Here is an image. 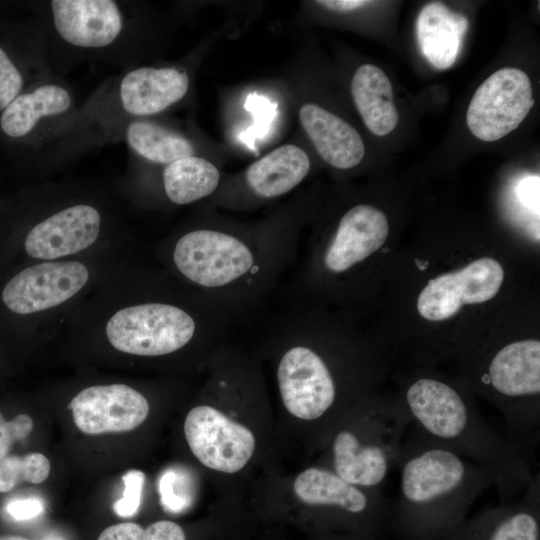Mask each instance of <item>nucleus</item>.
I'll return each mask as SVG.
<instances>
[{
	"instance_id": "7",
	"label": "nucleus",
	"mask_w": 540,
	"mask_h": 540,
	"mask_svg": "<svg viewBox=\"0 0 540 540\" xmlns=\"http://www.w3.org/2000/svg\"><path fill=\"white\" fill-rule=\"evenodd\" d=\"M293 491L317 535L343 532L377 540L390 529L393 503L379 489L353 485L329 468L304 469Z\"/></svg>"
},
{
	"instance_id": "33",
	"label": "nucleus",
	"mask_w": 540,
	"mask_h": 540,
	"mask_svg": "<svg viewBox=\"0 0 540 540\" xmlns=\"http://www.w3.org/2000/svg\"><path fill=\"white\" fill-rule=\"evenodd\" d=\"M0 540H29V539L20 537V536H14V535H3V536H0Z\"/></svg>"
},
{
	"instance_id": "8",
	"label": "nucleus",
	"mask_w": 540,
	"mask_h": 540,
	"mask_svg": "<svg viewBox=\"0 0 540 540\" xmlns=\"http://www.w3.org/2000/svg\"><path fill=\"white\" fill-rule=\"evenodd\" d=\"M76 108L74 92L63 77L41 79L0 113V145L18 161H41Z\"/></svg>"
},
{
	"instance_id": "4",
	"label": "nucleus",
	"mask_w": 540,
	"mask_h": 540,
	"mask_svg": "<svg viewBox=\"0 0 540 540\" xmlns=\"http://www.w3.org/2000/svg\"><path fill=\"white\" fill-rule=\"evenodd\" d=\"M400 399L411 426L489 472L500 504L525 491L535 474L531 455L492 429L465 390L438 377L419 376L408 382Z\"/></svg>"
},
{
	"instance_id": "11",
	"label": "nucleus",
	"mask_w": 540,
	"mask_h": 540,
	"mask_svg": "<svg viewBox=\"0 0 540 540\" xmlns=\"http://www.w3.org/2000/svg\"><path fill=\"white\" fill-rule=\"evenodd\" d=\"M183 429L192 454L213 471L237 473L255 452L253 432L210 404L193 407L186 415Z\"/></svg>"
},
{
	"instance_id": "24",
	"label": "nucleus",
	"mask_w": 540,
	"mask_h": 540,
	"mask_svg": "<svg viewBox=\"0 0 540 540\" xmlns=\"http://www.w3.org/2000/svg\"><path fill=\"white\" fill-rule=\"evenodd\" d=\"M48 458L37 452L0 459V493L12 490L20 482L39 484L50 474Z\"/></svg>"
},
{
	"instance_id": "32",
	"label": "nucleus",
	"mask_w": 540,
	"mask_h": 540,
	"mask_svg": "<svg viewBox=\"0 0 540 540\" xmlns=\"http://www.w3.org/2000/svg\"><path fill=\"white\" fill-rule=\"evenodd\" d=\"M14 4L13 3H8V2H2L0 1V17H4V16H7L9 15V10L11 9V7H13Z\"/></svg>"
},
{
	"instance_id": "13",
	"label": "nucleus",
	"mask_w": 540,
	"mask_h": 540,
	"mask_svg": "<svg viewBox=\"0 0 540 540\" xmlns=\"http://www.w3.org/2000/svg\"><path fill=\"white\" fill-rule=\"evenodd\" d=\"M503 280L504 269L496 259H476L460 270L429 280L417 298V311L428 321L447 320L463 305L480 304L495 297Z\"/></svg>"
},
{
	"instance_id": "31",
	"label": "nucleus",
	"mask_w": 540,
	"mask_h": 540,
	"mask_svg": "<svg viewBox=\"0 0 540 540\" xmlns=\"http://www.w3.org/2000/svg\"><path fill=\"white\" fill-rule=\"evenodd\" d=\"M315 540H376L353 534H325L317 535Z\"/></svg>"
},
{
	"instance_id": "10",
	"label": "nucleus",
	"mask_w": 540,
	"mask_h": 540,
	"mask_svg": "<svg viewBox=\"0 0 540 540\" xmlns=\"http://www.w3.org/2000/svg\"><path fill=\"white\" fill-rule=\"evenodd\" d=\"M528 75L505 67L490 75L475 91L466 113L471 133L486 142L514 131L534 105Z\"/></svg>"
},
{
	"instance_id": "23",
	"label": "nucleus",
	"mask_w": 540,
	"mask_h": 540,
	"mask_svg": "<svg viewBox=\"0 0 540 540\" xmlns=\"http://www.w3.org/2000/svg\"><path fill=\"white\" fill-rule=\"evenodd\" d=\"M161 182L169 202L187 205L215 193L220 183V172L207 159L193 155L164 166Z\"/></svg>"
},
{
	"instance_id": "20",
	"label": "nucleus",
	"mask_w": 540,
	"mask_h": 540,
	"mask_svg": "<svg viewBox=\"0 0 540 540\" xmlns=\"http://www.w3.org/2000/svg\"><path fill=\"white\" fill-rule=\"evenodd\" d=\"M135 100L138 118L157 115L182 100L190 86L180 66H139L121 71Z\"/></svg>"
},
{
	"instance_id": "18",
	"label": "nucleus",
	"mask_w": 540,
	"mask_h": 540,
	"mask_svg": "<svg viewBox=\"0 0 540 540\" xmlns=\"http://www.w3.org/2000/svg\"><path fill=\"white\" fill-rule=\"evenodd\" d=\"M310 170V159L300 147L282 145L246 170L243 184L256 199L269 200L287 194L296 188Z\"/></svg>"
},
{
	"instance_id": "6",
	"label": "nucleus",
	"mask_w": 540,
	"mask_h": 540,
	"mask_svg": "<svg viewBox=\"0 0 540 540\" xmlns=\"http://www.w3.org/2000/svg\"><path fill=\"white\" fill-rule=\"evenodd\" d=\"M410 425L400 398L364 396L328 433L329 469L353 485L380 490L398 466Z\"/></svg>"
},
{
	"instance_id": "21",
	"label": "nucleus",
	"mask_w": 540,
	"mask_h": 540,
	"mask_svg": "<svg viewBox=\"0 0 540 540\" xmlns=\"http://www.w3.org/2000/svg\"><path fill=\"white\" fill-rule=\"evenodd\" d=\"M351 92L366 127L377 136L392 132L398 123L392 84L377 66L365 64L354 73Z\"/></svg>"
},
{
	"instance_id": "15",
	"label": "nucleus",
	"mask_w": 540,
	"mask_h": 540,
	"mask_svg": "<svg viewBox=\"0 0 540 540\" xmlns=\"http://www.w3.org/2000/svg\"><path fill=\"white\" fill-rule=\"evenodd\" d=\"M68 408L74 424L86 435L134 430L150 411L149 402L141 392L120 383L87 387L73 397Z\"/></svg>"
},
{
	"instance_id": "25",
	"label": "nucleus",
	"mask_w": 540,
	"mask_h": 540,
	"mask_svg": "<svg viewBox=\"0 0 540 540\" xmlns=\"http://www.w3.org/2000/svg\"><path fill=\"white\" fill-rule=\"evenodd\" d=\"M97 540H188L184 528L171 520H158L146 527L123 522L105 528Z\"/></svg>"
},
{
	"instance_id": "19",
	"label": "nucleus",
	"mask_w": 540,
	"mask_h": 540,
	"mask_svg": "<svg viewBox=\"0 0 540 540\" xmlns=\"http://www.w3.org/2000/svg\"><path fill=\"white\" fill-rule=\"evenodd\" d=\"M468 28L467 18L438 2L425 5L416 20V35L426 60L437 69L451 67Z\"/></svg>"
},
{
	"instance_id": "3",
	"label": "nucleus",
	"mask_w": 540,
	"mask_h": 540,
	"mask_svg": "<svg viewBox=\"0 0 540 540\" xmlns=\"http://www.w3.org/2000/svg\"><path fill=\"white\" fill-rule=\"evenodd\" d=\"M267 336L275 364L280 400L296 419L329 433L336 421L363 395L348 355L333 352L321 324L293 307L278 318Z\"/></svg>"
},
{
	"instance_id": "2",
	"label": "nucleus",
	"mask_w": 540,
	"mask_h": 540,
	"mask_svg": "<svg viewBox=\"0 0 540 540\" xmlns=\"http://www.w3.org/2000/svg\"><path fill=\"white\" fill-rule=\"evenodd\" d=\"M397 468L399 496L390 530L401 540L442 539L493 485L485 468L413 426L404 437Z\"/></svg>"
},
{
	"instance_id": "9",
	"label": "nucleus",
	"mask_w": 540,
	"mask_h": 540,
	"mask_svg": "<svg viewBox=\"0 0 540 540\" xmlns=\"http://www.w3.org/2000/svg\"><path fill=\"white\" fill-rule=\"evenodd\" d=\"M89 276L88 268L78 261L26 266L1 283V310L20 318L54 308L82 290Z\"/></svg>"
},
{
	"instance_id": "16",
	"label": "nucleus",
	"mask_w": 540,
	"mask_h": 540,
	"mask_svg": "<svg viewBox=\"0 0 540 540\" xmlns=\"http://www.w3.org/2000/svg\"><path fill=\"white\" fill-rule=\"evenodd\" d=\"M440 540H540V478L514 500L466 518Z\"/></svg>"
},
{
	"instance_id": "14",
	"label": "nucleus",
	"mask_w": 540,
	"mask_h": 540,
	"mask_svg": "<svg viewBox=\"0 0 540 540\" xmlns=\"http://www.w3.org/2000/svg\"><path fill=\"white\" fill-rule=\"evenodd\" d=\"M102 224V211L95 204H67L27 227L20 238L21 246L32 259L56 260L92 246Z\"/></svg>"
},
{
	"instance_id": "27",
	"label": "nucleus",
	"mask_w": 540,
	"mask_h": 540,
	"mask_svg": "<svg viewBox=\"0 0 540 540\" xmlns=\"http://www.w3.org/2000/svg\"><path fill=\"white\" fill-rule=\"evenodd\" d=\"M33 426V420L27 414H19L7 421L0 412V459L8 455L15 441L27 437Z\"/></svg>"
},
{
	"instance_id": "30",
	"label": "nucleus",
	"mask_w": 540,
	"mask_h": 540,
	"mask_svg": "<svg viewBox=\"0 0 540 540\" xmlns=\"http://www.w3.org/2000/svg\"><path fill=\"white\" fill-rule=\"evenodd\" d=\"M317 4L337 12H349L370 4L365 0H321Z\"/></svg>"
},
{
	"instance_id": "22",
	"label": "nucleus",
	"mask_w": 540,
	"mask_h": 540,
	"mask_svg": "<svg viewBox=\"0 0 540 540\" xmlns=\"http://www.w3.org/2000/svg\"><path fill=\"white\" fill-rule=\"evenodd\" d=\"M131 154L150 164L166 166L195 155L193 142L181 132L149 118L128 122L119 134Z\"/></svg>"
},
{
	"instance_id": "12",
	"label": "nucleus",
	"mask_w": 540,
	"mask_h": 540,
	"mask_svg": "<svg viewBox=\"0 0 540 540\" xmlns=\"http://www.w3.org/2000/svg\"><path fill=\"white\" fill-rule=\"evenodd\" d=\"M54 74L45 35L31 15L0 17V113L34 83Z\"/></svg>"
},
{
	"instance_id": "1",
	"label": "nucleus",
	"mask_w": 540,
	"mask_h": 540,
	"mask_svg": "<svg viewBox=\"0 0 540 540\" xmlns=\"http://www.w3.org/2000/svg\"><path fill=\"white\" fill-rule=\"evenodd\" d=\"M298 229L296 218L252 227L198 224L169 244L168 259L190 289L237 320L259 305L293 264Z\"/></svg>"
},
{
	"instance_id": "5",
	"label": "nucleus",
	"mask_w": 540,
	"mask_h": 540,
	"mask_svg": "<svg viewBox=\"0 0 540 540\" xmlns=\"http://www.w3.org/2000/svg\"><path fill=\"white\" fill-rule=\"evenodd\" d=\"M31 15L45 35L54 74L98 61L130 69L135 32L133 5L119 0H50L29 2Z\"/></svg>"
},
{
	"instance_id": "17",
	"label": "nucleus",
	"mask_w": 540,
	"mask_h": 540,
	"mask_svg": "<svg viewBox=\"0 0 540 540\" xmlns=\"http://www.w3.org/2000/svg\"><path fill=\"white\" fill-rule=\"evenodd\" d=\"M302 127L319 155L331 166L350 169L364 157L365 147L357 130L324 108L306 103L299 110Z\"/></svg>"
},
{
	"instance_id": "26",
	"label": "nucleus",
	"mask_w": 540,
	"mask_h": 540,
	"mask_svg": "<svg viewBox=\"0 0 540 540\" xmlns=\"http://www.w3.org/2000/svg\"><path fill=\"white\" fill-rule=\"evenodd\" d=\"M124 490L122 498L114 503V511L120 517L135 515L140 507L145 474L141 470L132 469L123 475Z\"/></svg>"
},
{
	"instance_id": "29",
	"label": "nucleus",
	"mask_w": 540,
	"mask_h": 540,
	"mask_svg": "<svg viewBox=\"0 0 540 540\" xmlns=\"http://www.w3.org/2000/svg\"><path fill=\"white\" fill-rule=\"evenodd\" d=\"M43 510L42 502L36 498L15 499L6 505L7 513L17 521L33 519L39 516Z\"/></svg>"
},
{
	"instance_id": "28",
	"label": "nucleus",
	"mask_w": 540,
	"mask_h": 540,
	"mask_svg": "<svg viewBox=\"0 0 540 540\" xmlns=\"http://www.w3.org/2000/svg\"><path fill=\"white\" fill-rule=\"evenodd\" d=\"M181 482L173 470H168L159 480V493L162 506L170 512H180L189 504L188 496L180 493Z\"/></svg>"
}]
</instances>
